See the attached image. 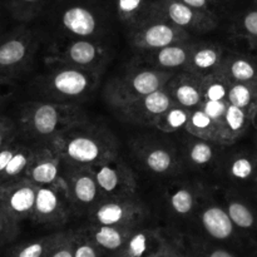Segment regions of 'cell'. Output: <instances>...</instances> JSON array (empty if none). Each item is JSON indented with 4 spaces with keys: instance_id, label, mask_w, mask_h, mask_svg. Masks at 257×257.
<instances>
[{
    "instance_id": "obj_1",
    "label": "cell",
    "mask_w": 257,
    "mask_h": 257,
    "mask_svg": "<svg viewBox=\"0 0 257 257\" xmlns=\"http://www.w3.org/2000/svg\"><path fill=\"white\" fill-rule=\"evenodd\" d=\"M49 145L62 162L70 166L92 167L119 155L114 133L89 118L70 125Z\"/></svg>"
},
{
    "instance_id": "obj_2",
    "label": "cell",
    "mask_w": 257,
    "mask_h": 257,
    "mask_svg": "<svg viewBox=\"0 0 257 257\" xmlns=\"http://www.w3.org/2000/svg\"><path fill=\"white\" fill-rule=\"evenodd\" d=\"M88 119L80 104L53 100H29L20 107L17 124L19 137L34 145H49L74 123Z\"/></svg>"
},
{
    "instance_id": "obj_3",
    "label": "cell",
    "mask_w": 257,
    "mask_h": 257,
    "mask_svg": "<svg viewBox=\"0 0 257 257\" xmlns=\"http://www.w3.org/2000/svg\"><path fill=\"white\" fill-rule=\"evenodd\" d=\"M45 70L34 83L44 99L68 104H82L99 84L102 72L83 69L57 60L45 59Z\"/></svg>"
},
{
    "instance_id": "obj_4",
    "label": "cell",
    "mask_w": 257,
    "mask_h": 257,
    "mask_svg": "<svg viewBox=\"0 0 257 257\" xmlns=\"http://www.w3.org/2000/svg\"><path fill=\"white\" fill-rule=\"evenodd\" d=\"M175 74V72L156 69L150 65L133 68L112 78L103 93L108 104L115 109L143 95L162 89Z\"/></svg>"
},
{
    "instance_id": "obj_5",
    "label": "cell",
    "mask_w": 257,
    "mask_h": 257,
    "mask_svg": "<svg viewBox=\"0 0 257 257\" xmlns=\"http://www.w3.org/2000/svg\"><path fill=\"white\" fill-rule=\"evenodd\" d=\"M38 48L33 30L19 27L0 37V75L14 79L29 69Z\"/></svg>"
},
{
    "instance_id": "obj_6",
    "label": "cell",
    "mask_w": 257,
    "mask_h": 257,
    "mask_svg": "<svg viewBox=\"0 0 257 257\" xmlns=\"http://www.w3.org/2000/svg\"><path fill=\"white\" fill-rule=\"evenodd\" d=\"M90 222L107 226H140L148 216L145 203L136 195L109 197L88 212Z\"/></svg>"
},
{
    "instance_id": "obj_7",
    "label": "cell",
    "mask_w": 257,
    "mask_h": 257,
    "mask_svg": "<svg viewBox=\"0 0 257 257\" xmlns=\"http://www.w3.org/2000/svg\"><path fill=\"white\" fill-rule=\"evenodd\" d=\"M74 211L65 180L54 185L38 186L34 211L30 220L47 226H62Z\"/></svg>"
},
{
    "instance_id": "obj_8",
    "label": "cell",
    "mask_w": 257,
    "mask_h": 257,
    "mask_svg": "<svg viewBox=\"0 0 257 257\" xmlns=\"http://www.w3.org/2000/svg\"><path fill=\"white\" fill-rule=\"evenodd\" d=\"M188 39L190 32L157 15L151 14L133 28V45L143 52H152L176 43L188 42Z\"/></svg>"
},
{
    "instance_id": "obj_9",
    "label": "cell",
    "mask_w": 257,
    "mask_h": 257,
    "mask_svg": "<svg viewBox=\"0 0 257 257\" xmlns=\"http://www.w3.org/2000/svg\"><path fill=\"white\" fill-rule=\"evenodd\" d=\"M90 168L104 198L136 195L137 180L135 172L119 155Z\"/></svg>"
},
{
    "instance_id": "obj_10",
    "label": "cell",
    "mask_w": 257,
    "mask_h": 257,
    "mask_svg": "<svg viewBox=\"0 0 257 257\" xmlns=\"http://www.w3.org/2000/svg\"><path fill=\"white\" fill-rule=\"evenodd\" d=\"M45 59L57 60L83 69L103 73L108 60V53L102 45L93 42L92 39L77 38L69 40L64 45L53 48Z\"/></svg>"
},
{
    "instance_id": "obj_11",
    "label": "cell",
    "mask_w": 257,
    "mask_h": 257,
    "mask_svg": "<svg viewBox=\"0 0 257 257\" xmlns=\"http://www.w3.org/2000/svg\"><path fill=\"white\" fill-rule=\"evenodd\" d=\"M151 14L163 18L190 33H207L218 24L217 15L196 10L180 0H155Z\"/></svg>"
},
{
    "instance_id": "obj_12",
    "label": "cell",
    "mask_w": 257,
    "mask_h": 257,
    "mask_svg": "<svg viewBox=\"0 0 257 257\" xmlns=\"http://www.w3.org/2000/svg\"><path fill=\"white\" fill-rule=\"evenodd\" d=\"M63 177L67 182L68 192L75 212H89L100 201L104 200L90 167L63 163Z\"/></svg>"
},
{
    "instance_id": "obj_13",
    "label": "cell",
    "mask_w": 257,
    "mask_h": 257,
    "mask_svg": "<svg viewBox=\"0 0 257 257\" xmlns=\"http://www.w3.org/2000/svg\"><path fill=\"white\" fill-rule=\"evenodd\" d=\"M173 99L168 93L167 88H162L156 92L132 100V102L115 108L120 117L125 122L135 123V124L152 125L161 114L166 112L173 104Z\"/></svg>"
},
{
    "instance_id": "obj_14",
    "label": "cell",
    "mask_w": 257,
    "mask_h": 257,
    "mask_svg": "<svg viewBox=\"0 0 257 257\" xmlns=\"http://www.w3.org/2000/svg\"><path fill=\"white\" fill-rule=\"evenodd\" d=\"M38 186L27 178L0 185V207L15 221L32 218Z\"/></svg>"
},
{
    "instance_id": "obj_15",
    "label": "cell",
    "mask_w": 257,
    "mask_h": 257,
    "mask_svg": "<svg viewBox=\"0 0 257 257\" xmlns=\"http://www.w3.org/2000/svg\"><path fill=\"white\" fill-rule=\"evenodd\" d=\"M37 186H48L63 181V162L50 145H38L34 158L25 177Z\"/></svg>"
},
{
    "instance_id": "obj_16",
    "label": "cell",
    "mask_w": 257,
    "mask_h": 257,
    "mask_svg": "<svg viewBox=\"0 0 257 257\" xmlns=\"http://www.w3.org/2000/svg\"><path fill=\"white\" fill-rule=\"evenodd\" d=\"M173 102L188 109H195L203 102L202 78L187 70L176 73L166 84Z\"/></svg>"
},
{
    "instance_id": "obj_17",
    "label": "cell",
    "mask_w": 257,
    "mask_h": 257,
    "mask_svg": "<svg viewBox=\"0 0 257 257\" xmlns=\"http://www.w3.org/2000/svg\"><path fill=\"white\" fill-rule=\"evenodd\" d=\"M166 238L156 228H135L119 250L118 257H157L166 245Z\"/></svg>"
},
{
    "instance_id": "obj_18",
    "label": "cell",
    "mask_w": 257,
    "mask_h": 257,
    "mask_svg": "<svg viewBox=\"0 0 257 257\" xmlns=\"http://www.w3.org/2000/svg\"><path fill=\"white\" fill-rule=\"evenodd\" d=\"M195 43L183 42L161 48V49L146 52L145 62L150 67L156 69L167 70V72H182L190 62Z\"/></svg>"
},
{
    "instance_id": "obj_19",
    "label": "cell",
    "mask_w": 257,
    "mask_h": 257,
    "mask_svg": "<svg viewBox=\"0 0 257 257\" xmlns=\"http://www.w3.org/2000/svg\"><path fill=\"white\" fill-rule=\"evenodd\" d=\"M60 23L63 29L75 38L90 39L99 29L95 13L82 4H73L65 8L60 15Z\"/></svg>"
},
{
    "instance_id": "obj_20",
    "label": "cell",
    "mask_w": 257,
    "mask_h": 257,
    "mask_svg": "<svg viewBox=\"0 0 257 257\" xmlns=\"http://www.w3.org/2000/svg\"><path fill=\"white\" fill-rule=\"evenodd\" d=\"M138 160L146 170L156 175H168L178 168V158L172 147L163 143L150 142L137 148Z\"/></svg>"
},
{
    "instance_id": "obj_21",
    "label": "cell",
    "mask_w": 257,
    "mask_h": 257,
    "mask_svg": "<svg viewBox=\"0 0 257 257\" xmlns=\"http://www.w3.org/2000/svg\"><path fill=\"white\" fill-rule=\"evenodd\" d=\"M223 58L225 53L221 45L215 43H195L185 70L203 78L218 72Z\"/></svg>"
},
{
    "instance_id": "obj_22",
    "label": "cell",
    "mask_w": 257,
    "mask_h": 257,
    "mask_svg": "<svg viewBox=\"0 0 257 257\" xmlns=\"http://www.w3.org/2000/svg\"><path fill=\"white\" fill-rule=\"evenodd\" d=\"M218 72L230 83L257 85V60L243 53L225 55Z\"/></svg>"
},
{
    "instance_id": "obj_23",
    "label": "cell",
    "mask_w": 257,
    "mask_h": 257,
    "mask_svg": "<svg viewBox=\"0 0 257 257\" xmlns=\"http://www.w3.org/2000/svg\"><path fill=\"white\" fill-rule=\"evenodd\" d=\"M141 226V225H140ZM138 226H107L94 225L83 231L98 247L108 251H119L128 240L131 233Z\"/></svg>"
},
{
    "instance_id": "obj_24",
    "label": "cell",
    "mask_w": 257,
    "mask_h": 257,
    "mask_svg": "<svg viewBox=\"0 0 257 257\" xmlns=\"http://www.w3.org/2000/svg\"><path fill=\"white\" fill-rule=\"evenodd\" d=\"M250 127H252L251 113L228 103L227 112L220 130L221 146H231L237 142Z\"/></svg>"
},
{
    "instance_id": "obj_25",
    "label": "cell",
    "mask_w": 257,
    "mask_h": 257,
    "mask_svg": "<svg viewBox=\"0 0 257 257\" xmlns=\"http://www.w3.org/2000/svg\"><path fill=\"white\" fill-rule=\"evenodd\" d=\"M201 223L206 232L216 240H227L235 233V225L227 210L217 205H207L201 212Z\"/></svg>"
},
{
    "instance_id": "obj_26",
    "label": "cell",
    "mask_w": 257,
    "mask_h": 257,
    "mask_svg": "<svg viewBox=\"0 0 257 257\" xmlns=\"http://www.w3.org/2000/svg\"><path fill=\"white\" fill-rule=\"evenodd\" d=\"M167 203L178 216H187L193 212L200 197V190L190 183H176L167 190Z\"/></svg>"
},
{
    "instance_id": "obj_27",
    "label": "cell",
    "mask_w": 257,
    "mask_h": 257,
    "mask_svg": "<svg viewBox=\"0 0 257 257\" xmlns=\"http://www.w3.org/2000/svg\"><path fill=\"white\" fill-rule=\"evenodd\" d=\"M37 146L38 145L30 142H20L19 147L15 151L13 158L8 163V166L3 171L2 175H0V185L13 182V181L17 180H22V178L25 177V173H27L33 158H34Z\"/></svg>"
},
{
    "instance_id": "obj_28",
    "label": "cell",
    "mask_w": 257,
    "mask_h": 257,
    "mask_svg": "<svg viewBox=\"0 0 257 257\" xmlns=\"http://www.w3.org/2000/svg\"><path fill=\"white\" fill-rule=\"evenodd\" d=\"M185 130L187 131L191 137L210 141V142L221 146L220 127L200 107L191 109L190 118H188Z\"/></svg>"
},
{
    "instance_id": "obj_29",
    "label": "cell",
    "mask_w": 257,
    "mask_h": 257,
    "mask_svg": "<svg viewBox=\"0 0 257 257\" xmlns=\"http://www.w3.org/2000/svg\"><path fill=\"white\" fill-rule=\"evenodd\" d=\"M227 173L235 182H257V156L250 152L236 153L228 161Z\"/></svg>"
},
{
    "instance_id": "obj_30",
    "label": "cell",
    "mask_w": 257,
    "mask_h": 257,
    "mask_svg": "<svg viewBox=\"0 0 257 257\" xmlns=\"http://www.w3.org/2000/svg\"><path fill=\"white\" fill-rule=\"evenodd\" d=\"M153 2L155 0H114L115 12L123 23L135 28L150 17Z\"/></svg>"
},
{
    "instance_id": "obj_31",
    "label": "cell",
    "mask_w": 257,
    "mask_h": 257,
    "mask_svg": "<svg viewBox=\"0 0 257 257\" xmlns=\"http://www.w3.org/2000/svg\"><path fill=\"white\" fill-rule=\"evenodd\" d=\"M232 33L245 40L251 49H257V5H253L236 17Z\"/></svg>"
},
{
    "instance_id": "obj_32",
    "label": "cell",
    "mask_w": 257,
    "mask_h": 257,
    "mask_svg": "<svg viewBox=\"0 0 257 257\" xmlns=\"http://www.w3.org/2000/svg\"><path fill=\"white\" fill-rule=\"evenodd\" d=\"M226 210L236 228L243 231L257 230V216L255 211L238 198H227Z\"/></svg>"
},
{
    "instance_id": "obj_33",
    "label": "cell",
    "mask_w": 257,
    "mask_h": 257,
    "mask_svg": "<svg viewBox=\"0 0 257 257\" xmlns=\"http://www.w3.org/2000/svg\"><path fill=\"white\" fill-rule=\"evenodd\" d=\"M191 109L173 103L161 117L156 120L153 127L163 133H173L180 130H185L190 118Z\"/></svg>"
},
{
    "instance_id": "obj_34",
    "label": "cell",
    "mask_w": 257,
    "mask_h": 257,
    "mask_svg": "<svg viewBox=\"0 0 257 257\" xmlns=\"http://www.w3.org/2000/svg\"><path fill=\"white\" fill-rule=\"evenodd\" d=\"M227 102L241 108L252 115L257 102V85L246 83H231L227 94Z\"/></svg>"
},
{
    "instance_id": "obj_35",
    "label": "cell",
    "mask_w": 257,
    "mask_h": 257,
    "mask_svg": "<svg viewBox=\"0 0 257 257\" xmlns=\"http://www.w3.org/2000/svg\"><path fill=\"white\" fill-rule=\"evenodd\" d=\"M57 236L58 233H53V235L15 246L9 252V257H47L53 243L57 240Z\"/></svg>"
},
{
    "instance_id": "obj_36",
    "label": "cell",
    "mask_w": 257,
    "mask_h": 257,
    "mask_svg": "<svg viewBox=\"0 0 257 257\" xmlns=\"http://www.w3.org/2000/svg\"><path fill=\"white\" fill-rule=\"evenodd\" d=\"M231 83L220 72L202 78L203 98L208 100H227Z\"/></svg>"
},
{
    "instance_id": "obj_37",
    "label": "cell",
    "mask_w": 257,
    "mask_h": 257,
    "mask_svg": "<svg viewBox=\"0 0 257 257\" xmlns=\"http://www.w3.org/2000/svg\"><path fill=\"white\" fill-rule=\"evenodd\" d=\"M215 146L216 143L210 142V141L193 137V140L187 145L188 160L192 165L198 166V167L208 165L215 158Z\"/></svg>"
},
{
    "instance_id": "obj_38",
    "label": "cell",
    "mask_w": 257,
    "mask_h": 257,
    "mask_svg": "<svg viewBox=\"0 0 257 257\" xmlns=\"http://www.w3.org/2000/svg\"><path fill=\"white\" fill-rule=\"evenodd\" d=\"M52 0H9L10 13L19 22H29L34 19L43 8Z\"/></svg>"
},
{
    "instance_id": "obj_39",
    "label": "cell",
    "mask_w": 257,
    "mask_h": 257,
    "mask_svg": "<svg viewBox=\"0 0 257 257\" xmlns=\"http://www.w3.org/2000/svg\"><path fill=\"white\" fill-rule=\"evenodd\" d=\"M74 232H59L47 257H74Z\"/></svg>"
},
{
    "instance_id": "obj_40",
    "label": "cell",
    "mask_w": 257,
    "mask_h": 257,
    "mask_svg": "<svg viewBox=\"0 0 257 257\" xmlns=\"http://www.w3.org/2000/svg\"><path fill=\"white\" fill-rule=\"evenodd\" d=\"M19 233V222L0 207V247L12 242Z\"/></svg>"
},
{
    "instance_id": "obj_41",
    "label": "cell",
    "mask_w": 257,
    "mask_h": 257,
    "mask_svg": "<svg viewBox=\"0 0 257 257\" xmlns=\"http://www.w3.org/2000/svg\"><path fill=\"white\" fill-rule=\"evenodd\" d=\"M228 102L227 100H208L203 99V102L201 103L200 108L213 120L218 124L221 130V124L223 122V118H225L226 112H227Z\"/></svg>"
},
{
    "instance_id": "obj_42",
    "label": "cell",
    "mask_w": 257,
    "mask_h": 257,
    "mask_svg": "<svg viewBox=\"0 0 257 257\" xmlns=\"http://www.w3.org/2000/svg\"><path fill=\"white\" fill-rule=\"evenodd\" d=\"M74 257H99L98 246L84 233H74Z\"/></svg>"
},
{
    "instance_id": "obj_43",
    "label": "cell",
    "mask_w": 257,
    "mask_h": 257,
    "mask_svg": "<svg viewBox=\"0 0 257 257\" xmlns=\"http://www.w3.org/2000/svg\"><path fill=\"white\" fill-rule=\"evenodd\" d=\"M19 138V128L9 117H0V150Z\"/></svg>"
},
{
    "instance_id": "obj_44",
    "label": "cell",
    "mask_w": 257,
    "mask_h": 257,
    "mask_svg": "<svg viewBox=\"0 0 257 257\" xmlns=\"http://www.w3.org/2000/svg\"><path fill=\"white\" fill-rule=\"evenodd\" d=\"M180 2L185 3L188 7L193 8L196 10H200V12L207 13L211 15H217V4L218 3L216 0H180Z\"/></svg>"
},
{
    "instance_id": "obj_45",
    "label": "cell",
    "mask_w": 257,
    "mask_h": 257,
    "mask_svg": "<svg viewBox=\"0 0 257 257\" xmlns=\"http://www.w3.org/2000/svg\"><path fill=\"white\" fill-rule=\"evenodd\" d=\"M17 90V84L14 79L0 75V105L9 99Z\"/></svg>"
},
{
    "instance_id": "obj_46",
    "label": "cell",
    "mask_w": 257,
    "mask_h": 257,
    "mask_svg": "<svg viewBox=\"0 0 257 257\" xmlns=\"http://www.w3.org/2000/svg\"><path fill=\"white\" fill-rule=\"evenodd\" d=\"M19 145H20L19 141L15 140L14 142L9 143V145H7L5 147H3L2 150H0V175H2L3 171L5 170L8 163L10 162V160L13 158V156H14L15 151L18 150Z\"/></svg>"
},
{
    "instance_id": "obj_47",
    "label": "cell",
    "mask_w": 257,
    "mask_h": 257,
    "mask_svg": "<svg viewBox=\"0 0 257 257\" xmlns=\"http://www.w3.org/2000/svg\"><path fill=\"white\" fill-rule=\"evenodd\" d=\"M157 257H185L180 253V247L176 243H170L166 241V245L163 247L162 252Z\"/></svg>"
},
{
    "instance_id": "obj_48",
    "label": "cell",
    "mask_w": 257,
    "mask_h": 257,
    "mask_svg": "<svg viewBox=\"0 0 257 257\" xmlns=\"http://www.w3.org/2000/svg\"><path fill=\"white\" fill-rule=\"evenodd\" d=\"M208 257H235V256H233L231 252H228V251L218 248V250H213L212 252L208 255Z\"/></svg>"
},
{
    "instance_id": "obj_49",
    "label": "cell",
    "mask_w": 257,
    "mask_h": 257,
    "mask_svg": "<svg viewBox=\"0 0 257 257\" xmlns=\"http://www.w3.org/2000/svg\"><path fill=\"white\" fill-rule=\"evenodd\" d=\"M252 127L257 130V102H256V105H255V108H253V112H252Z\"/></svg>"
},
{
    "instance_id": "obj_50",
    "label": "cell",
    "mask_w": 257,
    "mask_h": 257,
    "mask_svg": "<svg viewBox=\"0 0 257 257\" xmlns=\"http://www.w3.org/2000/svg\"><path fill=\"white\" fill-rule=\"evenodd\" d=\"M216 2H217V3H221V2H230V0H216Z\"/></svg>"
},
{
    "instance_id": "obj_51",
    "label": "cell",
    "mask_w": 257,
    "mask_h": 257,
    "mask_svg": "<svg viewBox=\"0 0 257 257\" xmlns=\"http://www.w3.org/2000/svg\"><path fill=\"white\" fill-rule=\"evenodd\" d=\"M253 5H257V0H253V3H252Z\"/></svg>"
}]
</instances>
